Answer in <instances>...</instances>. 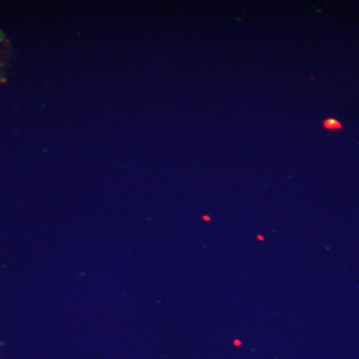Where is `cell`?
<instances>
[{"mask_svg":"<svg viewBox=\"0 0 359 359\" xmlns=\"http://www.w3.org/2000/svg\"><path fill=\"white\" fill-rule=\"evenodd\" d=\"M323 127L330 130L340 129L341 128V124L337 120L335 119H327L323 122Z\"/></svg>","mask_w":359,"mask_h":359,"instance_id":"1","label":"cell"}]
</instances>
